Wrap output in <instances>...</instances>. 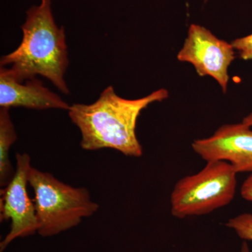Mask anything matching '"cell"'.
<instances>
[{"instance_id":"30bf717a","label":"cell","mask_w":252,"mask_h":252,"mask_svg":"<svg viewBox=\"0 0 252 252\" xmlns=\"http://www.w3.org/2000/svg\"><path fill=\"white\" fill-rule=\"evenodd\" d=\"M230 229L234 230L239 238L252 241V214L243 213L233 217L229 222Z\"/></svg>"},{"instance_id":"8fae6325","label":"cell","mask_w":252,"mask_h":252,"mask_svg":"<svg viewBox=\"0 0 252 252\" xmlns=\"http://www.w3.org/2000/svg\"><path fill=\"white\" fill-rule=\"evenodd\" d=\"M231 44L244 61L252 60V34L237 38L232 41Z\"/></svg>"},{"instance_id":"277c9868","label":"cell","mask_w":252,"mask_h":252,"mask_svg":"<svg viewBox=\"0 0 252 252\" xmlns=\"http://www.w3.org/2000/svg\"><path fill=\"white\" fill-rule=\"evenodd\" d=\"M237 175L228 162L212 161L200 172L181 179L170 196L172 216L183 220L226 206L235 198Z\"/></svg>"},{"instance_id":"52a82bcc","label":"cell","mask_w":252,"mask_h":252,"mask_svg":"<svg viewBox=\"0 0 252 252\" xmlns=\"http://www.w3.org/2000/svg\"><path fill=\"white\" fill-rule=\"evenodd\" d=\"M193 152L205 161H225L237 173H252V127L245 123L225 124L207 138L194 140Z\"/></svg>"},{"instance_id":"3957f363","label":"cell","mask_w":252,"mask_h":252,"mask_svg":"<svg viewBox=\"0 0 252 252\" xmlns=\"http://www.w3.org/2000/svg\"><path fill=\"white\" fill-rule=\"evenodd\" d=\"M28 181L34 194L37 233L41 236H54L71 229L98 210L88 189L66 185L49 172L32 167Z\"/></svg>"},{"instance_id":"6da1fadb","label":"cell","mask_w":252,"mask_h":252,"mask_svg":"<svg viewBox=\"0 0 252 252\" xmlns=\"http://www.w3.org/2000/svg\"><path fill=\"white\" fill-rule=\"evenodd\" d=\"M168 96L167 89H160L141 98L125 99L110 86L94 103L72 104L68 114L80 130V145L84 150L112 149L126 157L139 158L143 154L136 135L140 113L149 104L161 102Z\"/></svg>"},{"instance_id":"7c38bea8","label":"cell","mask_w":252,"mask_h":252,"mask_svg":"<svg viewBox=\"0 0 252 252\" xmlns=\"http://www.w3.org/2000/svg\"><path fill=\"white\" fill-rule=\"evenodd\" d=\"M240 193L243 199L252 203V173L244 181L240 189Z\"/></svg>"},{"instance_id":"ba28073f","label":"cell","mask_w":252,"mask_h":252,"mask_svg":"<svg viewBox=\"0 0 252 252\" xmlns=\"http://www.w3.org/2000/svg\"><path fill=\"white\" fill-rule=\"evenodd\" d=\"M18 82L5 70L0 69V107H24L38 109H60L69 110L67 102L45 87L39 79Z\"/></svg>"},{"instance_id":"5b68a950","label":"cell","mask_w":252,"mask_h":252,"mask_svg":"<svg viewBox=\"0 0 252 252\" xmlns=\"http://www.w3.org/2000/svg\"><path fill=\"white\" fill-rule=\"evenodd\" d=\"M16 167L12 180L1 190L0 220H11V229L0 243V252L17 238L38 233V221L34 200L28 195L31 157L28 154H16Z\"/></svg>"},{"instance_id":"4fadbf2b","label":"cell","mask_w":252,"mask_h":252,"mask_svg":"<svg viewBox=\"0 0 252 252\" xmlns=\"http://www.w3.org/2000/svg\"><path fill=\"white\" fill-rule=\"evenodd\" d=\"M243 122L252 127V112L244 118Z\"/></svg>"},{"instance_id":"9c48e42d","label":"cell","mask_w":252,"mask_h":252,"mask_svg":"<svg viewBox=\"0 0 252 252\" xmlns=\"http://www.w3.org/2000/svg\"><path fill=\"white\" fill-rule=\"evenodd\" d=\"M9 109L6 107L0 109V185L3 188L12 180L15 174L9 152L11 146L17 140V134Z\"/></svg>"},{"instance_id":"8992f818","label":"cell","mask_w":252,"mask_h":252,"mask_svg":"<svg viewBox=\"0 0 252 252\" xmlns=\"http://www.w3.org/2000/svg\"><path fill=\"white\" fill-rule=\"evenodd\" d=\"M235 51L231 43L217 37L206 28L191 24L177 58L180 62L190 63L200 77L213 78L225 94L228 68L235 59Z\"/></svg>"},{"instance_id":"7a4b0ae2","label":"cell","mask_w":252,"mask_h":252,"mask_svg":"<svg viewBox=\"0 0 252 252\" xmlns=\"http://www.w3.org/2000/svg\"><path fill=\"white\" fill-rule=\"evenodd\" d=\"M21 26L23 39L16 50L2 56L0 66L18 82L36 75L49 79L63 94H69L64 74L69 64L64 28L58 27L51 11V0L26 12Z\"/></svg>"},{"instance_id":"5bb4252c","label":"cell","mask_w":252,"mask_h":252,"mask_svg":"<svg viewBox=\"0 0 252 252\" xmlns=\"http://www.w3.org/2000/svg\"><path fill=\"white\" fill-rule=\"evenodd\" d=\"M240 252H250V248L247 241H244L241 245V248H240Z\"/></svg>"}]
</instances>
